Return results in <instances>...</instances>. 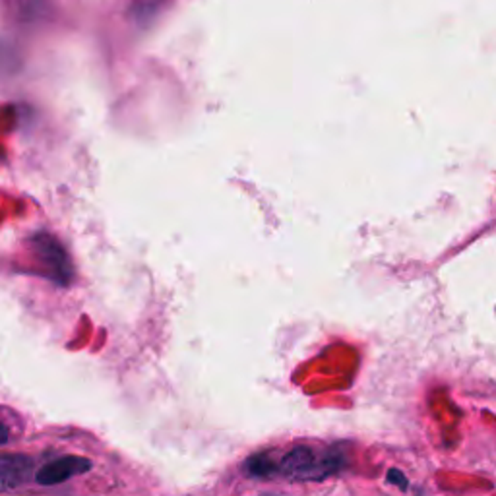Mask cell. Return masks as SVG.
<instances>
[{
	"label": "cell",
	"mask_w": 496,
	"mask_h": 496,
	"mask_svg": "<svg viewBox=\"0 0 496 496\" xmlns=\"http://www.w3.org/2000/svg\"><path fill=\"white\" fill-rule=\"evenodd\" d=\"M341 458H344L341 454L316 456V452L311 450L309 446H297L281 459L278 469L283 471V475L297 481L322 479L344 467V459Z\"/></svg>",
	"instance_id": "obj_1"
},
{
	"label": "cell",
	"mask_w": 496,
	"mask_h": 496,
	"mask_svg": "<svg viewBox=\"0 0 496 496\" xmlns=\"http://www.w3.org/2000/svg\"><path fill=\"white\" fill-rule=\"evenodd\" d=\"M33 252L38 256L41 262L49 269L51 278L61 283V286H68L70 279H73V264H70V258L63 244L58 243L51 235H35L33 241Z\"/></svg>",
	"instance_id": "obj_2"
},
{
	"label": "cell",
	"mask_w": 496,
	"mask_h": 496,
	"mask_svg": "<svg viewBox=\"0 0 496 496\" xmlns=\"http://www.w3.org/2000/svg\"><path fill=\"white\" fill-rule=\"evenodd\" d=\"M91 469V462L88 458L81 456H64L58 458L55 462H49L43 466L35 479H38L39 485L43 487H51V485H61V483L68 481L70 477L86 474V471Z\"/></svg>",
	"instance_id": "obj_3"
},
{
	"label": "cell",
	"mask_w": 496,
	"mask_h": 496,
	"mask_svg": "<svg viewBox=\"0 0 496 496\" xmlns=\"http://www.w3.org/2000/svg\"><path fill=\"white\" fill-rule=\"evenodd\" d=\"M33 474V462L28 456L8 454L0 456V492L14 491Z\"/></svg>",
	"instance_id": "obj_4"
},
{
	"label": "cell",
	"mask_w": 496,
	"mask_h": 496,
	"mask_svg": "<svg viewBox=\"0 0 496 496\" xmlns=\"http://www.w3.org/2000/svg\"><path fill=\"white\" fill-rule=\"evenodd\" d=\"M244 469L246 475L251 477H269L278 469V466L268 456H252L246 459Z\"/></svg>",
	"instance_id": "obj_5"
},
{
	"label": "cell",
	"mask_w": 496,
	"mask_h": 496,
	"mask_svg": "<svg viewBox=\"0 0 496 496\" xmlns=\"http://www.w3.org/2000/svg\"><path fill=\"white\" fill-rule=\"evenodd\" d=\"M389 483H394V485H398L399 489H406L407 487V479L404 477V474L398 469H389L388 471V477H386Z\"/></svg>",
	"instance_id": "obj_6"
},
{
	"label": "cell",
	"mask_w": 496,
	"mask_h": 496,
	"mask_svg": "<svg viewBox=\"0 0 496 496\" xmlns=\"http://www.w3.org/2000/svg\"><path fill=\"white\" fill-rule=\"evenodd\" d=\"M8 436H10L8 427H6V424L3 421H0V446L8 442Z\"/></svg>",
	"instance_id": "obj_7"
}]
</instances>
